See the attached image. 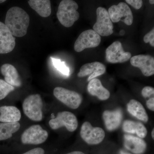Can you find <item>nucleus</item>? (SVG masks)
Instances as JSON below:
<instances>
[{
	"instance_id": "7ed1b4c3",
	"label": "nucleus",
	"mask_w": 154,
	"mask_h": 154,
	"mask_svg": "<svg viewBox=\"0 0 154 154\" xmlns=\"http://www.w3.org/2000/svg\"><path fill=\"white\" fill-rule=\"evenodd\" d=\"M43 102L39 94H33L28 96L22 104L25 115L34 121H40L42 119Z\"/></svg>"
},
{
	"instance_id": "aec40b11",
	"label": "nucleus",
	"mask_w": 154,
	"mask_h": 154,
	"mask_svg": "<svg viewBox=\"0 0 154 154\" xmlns=\"http://www.w3.org/2000/svg\"><path fill=\"white\" fill-rule=\"evenodd\" d=\"M28 3L30 8L41 17L45 18L51 14V4L49 0H30Z\"/></svg>"
},
{
	"instance_id": "0eeeda50",
	"label": "nucleus",
	"mask_w": 154,
	"mask_h": 154,
	"mask_svg": "<svg viewBox=\"0 0 154 154\" xmlns=\"http://www.w3.org/2000/svg\"><path fill=\"white\" fill-rule=\"evenodd\" d=\"M101 41V36L94 30L90 29L80 34L75 42L74 48L76 52H80L86 48L97 47Z\"/></svg>"
},
{
	"instance_id": "6ab92c4d",
	"label": "nucleus",
	"mask_w": 154,
	"mask_h": 154,
	"mask_svg": "<svg viewBox=\"0 0 154 154\" xmlns=\"http://www.w3.org/2000/svg\"><path fill=\"white\" fill-rule=\"evenodd\" d=\"M88 92L92 96H96L101 100L109 99L110 93L102 85L99 79H94L89 82L88 86Z\"/></svg>"
},
{
	"instance_id": "2eb2a0df",
	"label": "nucleus",
	"mask_w": 154,
	"mask_h": 154,
	"mask_svg": "<svg viewBox=\"0 0 154 154\" xmlns=\"http://www.w3.org/2000/svg\"><path fill=\"white\" fill-rule=\"evenodd\" d=\"M1 72L5 77V81L13 87H19L22 85V80L16 68L11 64H3L1 68Z\"/></svg>"
},
{
	"instance_id": "a211bd4d",
	"label": "nucleus",
	"mask_w": 154,
	"mask_h": 154,
	"mask_svg": "<svg viewBox=\"0 0 154 154\" xmlns=\"http://www.w3.org/2000/svg\"><path fill=\"white\" fill-rule=\"evenodd\" d=\"M124 145L127 149L136 154L143 153L146 147L144 140L130 135H125Z\"/></svg>"
},
{
	"instance_id": "20e7f679",
	"label": "nucleus",
	"mask_w": 154,
	"mask_h": 154,
	"mask_svg": "<svg viewBox=\"0 0 154 154\" xmlns=\"http://www.w3.org/2000/svg\"><path fill=\"white\" fill-rule=\"evenodd\" d=\"M97 20L93 29L99 36H109L113 33V25L108 11L105 8L99 7L96 10Z\"/></svg>"
},
{
	"instance_id": "cd10ccee",
	"label": "nucleus",
	"mask_w": 154,
	"mask_h": 154,
	"mask_svg": "<svg viewBox=\"0 0 154 154\" xmlns=\"http://www.w3.org/2000/svg\"><path fill=\"white\" fill-rule=\"evenodd\" d=\"M125 2L137 10L140 9L143 5L141 0H126Z\"/></svg>"
},
{
	"instance_id": "f704fd0d",
	"label": "nucleus",
	"mask_w": 154,
	"mask_h": 154,
	"mask_svg": "<svg viewBox=\"0 0 154 154\" xmlns=\"http://www.w3.org/2000/svg\"><path fill=\"white\" fill-rule=\"evenodd\" d=\"M154 129H153L152 131V138L153 139L154 138Z\"/></svg>"
},
{
	"instance_id": "ddd939ff",
	"label": "nucleus",
	"mask_w": 154,
	"mask_h": 154,
	"mask_svg": "<svg viewBox=\"0 0 154 154\" xmlns=\"http://www.w3.org/2000/svg\"><path fill=\"white\" fill-rule=\"evenodd\" d=\"M16 45V41L8 27L0 22V54L11 52Z\"/></svg>"
},
{
	"instance_id": "2f4dec72",
	"label": "nucleus",
	"mask_w": 154,
	"mask_h": 154,
	"mask_svg": "<svg viewBox=\"0 0 154 154\" xmlns=\"http://www.w3.org/2000/svg\"><path fill=\"white\" fill-rule=\"evenodd\" d=\"M125 33V31L124 30H120V32H119V34H120V35L121 36H123L124 35Z\"/></svg>"
},
{
	"instance_id": "4be33fe9",
	"label": "nucleus",
	"mask_w": 154,
	"mask_h": 154,
	"mask_svg": "<svg viewBox=\"0 0 154 154\" xmlns=\"http://www.w3.org/2000/svg\"><path fill=\"white\" fill-rule=\"evenodd\" d=\"M123 129L125 132L130 134H136L141 138L145 137L147 134L146 128L140 122L126 120L123 124Z\"/></svg>"
},
{
	"instance_id": "412c9836",
	"label": "nucleus",
	"mask_w": 154,
	"mask_h": 154,
	"mask_svg": "<svg viewBox=\"0 0 154 154\" xmlns=\"http://www.w3.org/2000/svg\"><path fill=\"white\" fill-rule=\"evenodd\" d=\"M128 111L136 118L144 122H147L149 117L144 107L138 101L134 99L131 100L127 105Z\"/></svg>"
},
{
	"instance_id": "f03ea898",
	"label": "nucleus",
	"mask_w": 154,
	"mask_h": 154,
	"mask_svg": "<svg viewBox=\"0 0 154 154\" xmlns=\"http://www.w3.org/2000/svg\"><path fill=\"white\" fill-rule=\"evenodd\" d=\"M79 6L72 0H63L60 3L57 13L59 21L66 28L72 27L79 19L80 14L77 11Z\"/></svg>"
},
{
	"instance_id": "72a5a7b5",
	"label": "nucleus",
	"mask_w": 154,
	"mask_h": 154,
	"mask_svg": "<svg viewBox=\"0 0 154 154\" xmlns=\"http://www.w3.org/2000/svg\"><path fill=\"white\" fill-rule=\"evenodd\" d=\"M149 2L150 4H151V5H154V0H150L149 1Z\"/></svg>"
},
{
	"instance_id": "423d86ee",
	"label": "nucleus",
	"mask_w": 154,
	"mask_h": 154,
	"mask_svg": "<svg viewBox=\"0 0 154 154\" xmlns=\"http://www.w3.org/2000/svg\"><path fill=\"white\" fill-rule=\"evenodd\" d=\"M111 22L116 23L122 21L127 25H132L133 16L129 6L124 2L111 6L108 11Z\"/></svg>"
},
{
	"instance_id": "f3484780",
	"label": "nucleus",
	"mask_w": 154,
	"mask_h": 154,
	"mask_svg": "<svg viewBox=\"0 0 154 154\" xmlns=\"http://www.w3.org/2000/svg\"><path fill=\"white\" fill-rule=\"evenodd\" d=\"M21 118V113L17 107L3 106L0 107V122L6 123L18 122Z\"/></svg>"
},
{
	"instance_id": "f8f14e48",
	"label": "nucleus",
	"mask_w": 154,
	"mask_h": 154,
	"mask_svg": "<svg viewBox=\"0 0 154 154\" xmlns=\"http://www.w3.org/2000/svg\"><path fill=\"white\" fill-rule=\"evenodd\" d=\"M133 66L140 69L144 75L149 77L154 74V58L152 56L140 54L131 58Z\"/></svg>"
},
{
	"instance_id": "393cba45",
	"label": "nucleus",
	"mask_w": 154,
	"mask_h": 154,
	"mask_svg": "<svg viewBox=\"0 0 154 154\" xmlns=\"http://www.w3.org/2000/svg\"><path fill=\"white\" fill-rule=\"evenodd\" d=\"M15 88L4 80L0 79V100L5 99L9 93L14 91Z\"/></svg>"
},
{
	"instance_id": "9d476101",
	"label": "nucleus",
	"mask_w": 154,
	"mask_h": 154,
	"mask_svg": "<svg viewBox=\"0 0 154 154\" xmlns=\"http://www.w3.org/2000/svg\"><path fill=\"white\" fill-rule=\"evenodd\" d=\"M80 135L83 140L90 145L100 143L105 137V132L103 129L101 128L93 127L88 122L83 123Z\"/></svg>"
},
{
	"instance_id": "c756f323",
	"label": "nucleus",
	"mask_w": 154,
	"mask_h": 154,
	"mask_svg": "<svg viewBox=\"0 0 154 154\" xmlns=\"http://www.w3.org/2000/svg\"><path fill=\"white\" fill-rule=\"evenodd\" d=\"M147 107L150 110L154 111V98L152 97L146 102Z\"/></svg>"
},
{
	"instance_id": "f257e3e1",
	"label": "nucleus",
	"mask_w": 154,
	"mask_h": 154,
	"mask_svg": "<svg viewBox=\"0 0 154 154\" xmlns=\"http://www.w3.org/2000/svg\"><path fill=\"white\" fill-rule=\"evenodd\" d=\"M29 23V15L21 8L12 7L7 12L5 24L13 36L20 37L26 35Z\"/></svg>"
},
{
	"instance_id": "b1692460",
	"label": "nucleus",
	"mask_w": 154,
	"mask_h": 154,
	"mask_svg": "<svg viewBox=\"0 0 154 154\" xmlns=\"http://www.w3.org/2000/svg\"><path fill=\"white\" fill-rule=\"evenodd\" d=\"M51 59L54 66L59 72L66 76L69 75V68L66 65L64 62L61 61L60 60L52 57H51Z\"/></svg>"
},
{
	"instance_id": "5701e85b",
	"label": "nucleus",
	"mask_w": 154,
	"mask_h": 154,
	"mask_svg": "<svg viewBox=\"0 0 154 154\" xmlns=\"http://www.w3.org/2000/svg\"><path fill=\"white\" fill-rule=\"evenodd\" d=\"M20 126L19 122L0 123V141L6 140L12 137L13 134L19 130Z\"/></svg>"
},
{
	"instance_id": "4468645a",
	"label": "nucleus",
	"mask_w": 154,
	"mask_h": 154,
	"mask_svg": "<svg viewBox=\"0 0 154 154\" xmlns=\"http://www.w3.org/2000/svg\"><path fill=\"white\" fill-rule=\"evenodd\" d=\"M106 68L103 63L99 62H94L82 66L78 74V76L82 78L93 73L88 78V81L90 82L96 77L104 74Z\"/></svg>"
},
{
	"instance_id": "bb28decb",
	"label": "nucleus",
	"mask_w": 154,
	"mask_h": 154,
	"mask_svg": "<svg viewBox=\"0 0 154 154\" xmlns=\"http://www.w3.org/2000/svg\"><path fill=\"white\" fill-rule=\"evenodd\" d=\"M154 88L150 87H146L142 91V95L144 98H146L151 96H154Z\"/></svg>"
},
{
	"instance_id": "a878e982",
	"label": "nucleus",
	"mask_w": 154,
	"mask_h": 154,
	"mask_svg": "<svg viewBox=\"0 0 154 154\" xmlns=\"http://www.w3.org/2000/svg\"><path fill=\"white\" fill-rule=\"evenodd\" d=\"M144 42L146 43L149 42L152 47H154V28L149 32L147 33L143 38Z\"/></svg>"
},
{
	"instance_id": "39448f33",
	"label": "nucleus",
	"mask_w": 154,
	"mask_h": 154,
	"mask_svg": "<svg viewBox=\"0 0 154 154\" xmlns=\"http://www.w3.org/2000/svg\"><path fill=\"white\" fill-rule=\"evenodd\" d=\"M48 133L39 125H32L25 130L21 135L24 144L38 145L43 143L48 138Z\"/></svg>"
},
{
	"instance_id": "9b49d317",
	"label": "nucleus",
	"mask_w": 154,
	"mask_h": 154,
	"mask_svg": "<svg viewBox=\"0 0 154 154\" xmlns=\"http://www.w3.org/2000/svg\"><path fill=\"white\" fill-rule=\"evenodd\" d=\"M106 59L112 63H122L129 60L131 57V53L125 52L119 41L114 42L108 46L105 51Z\"/></svg>"
},
{
	"instance_id": "c9c22d12",
	"label": "nucleus",
	"mask_w": 154,
	"mask_h": 154,
	"mask_svg": "<svg viewBox=\"0 0 154 154\" xmlns=\"http://www.w3.org/2000/svg\"><path fill=\"white\" fill-rule=\"evenodd\" d=\"M6 2V1H5V0H0V4L4 2Z\"/></svg>"
},
{
	"instance_id": "473e14b6",
	"label": "nucleus",
	"mask_w": 154,
	"mask_h": 154,
	"mask_svg": "<svg viewBox=\"0 0 154 154\" xmlns=\"http://www.w3.org/2000/svg\"><path fill=\"white\" fill-rule=\"evenodd\" d=\"M120 154H131L128 153L126 152H125L124 151H121V152H120Z\"/></svg>"
},
{
	"instance_id": "6e6552de",
	"label": "nucleus",
	"mask_w": 154,
	"mask_h": 154,
	"mask_svg": "<svg viewBox=\"0 0 154 154\" xmlns=\"http://www.w3.org/2000/svg\"><path fill=\"white\" fill-rule=\"evenodd\" d=\"M51 129L56 130L65 126L70 132L74 131L78 126V122L75 116L69 111H63L58 113L55 118L49 121Z\"/></svg>"
},
{
	"instance_id": "1a4fd4ad",
	"label": "nucleus",
	"mask_w": 154,
	"mask_h": 154,
	"mask_svg": "<svg viewBox=\"0 0 154 154\" xmlns=\"http://www.w3.org/2000/svg\"><path fill=\"white\" fill-rule=\"evenodd\" d=\"M54 96L60 102L72 109H77L82 103V96L75 91L57 87L53 91Z\"/></svg>"
},
{
	"instance_id": "dca6fc26",
	"label": "nucleus",
	"mask_w": 154,
	"mask_h": 154,
	"mask_svg": "<svg viewBox=\"0 0 154 154\" xmlns=\"http://www.w3.org/2000/svg\"><path fill=\"white\" fill-rule=\"evenodd\" d=\"M103 118L107 129L110 131L115 130L121 124L122 112L119 109L113 111L105 110L103 113Z\"/></svg>"
},
{
	"instance_id": "7c9ffc66",
	"label": "nucleus",
	"mask_w": 154,
	"mask_h": 154,
	"mask_svg": "<svg viewBox=\"0 0 154 154\" xmlns=\"http://www.w3.org/2000/svg\"><path fill=\"white\" fill-rule=\"evenodd\" d=\"M66 154H85L82 152L80 151H74L68 153Z\"/></svg>"
},
{
	"instance_id": "c85d7f7f",
	"label": "nucleus",
	"mask_w": 154,
	"mask_h": 154,
	"mask_svg": "<svg viewBox=\"0 0 154 154\" xmlns=\"http://www.w3.org/2000/svg\"><path fill=\"white\" fill-rule=\"evenodd\" d=\"M45 151L41 148H36L22 154H44Z\"/></svg>"
}]
</instances>
